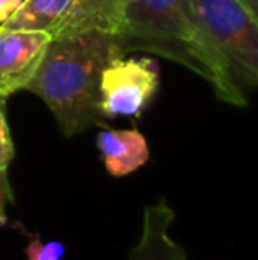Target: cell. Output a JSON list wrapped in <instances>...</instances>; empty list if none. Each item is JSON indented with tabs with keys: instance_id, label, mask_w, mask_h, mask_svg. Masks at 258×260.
Instances as JSON below:
<instances>
[{
	"instance_id": "6da1fadb",
	"label": "cell",
	"mask_w": 258,
	"mask_h": 260,
	"mask_svg": "<svg viewBox=\"0 0 258 260\" xmlns=\"http://www.w3.org/2000/svg\"><path fill=\"white\" fill-rule=\"evenodd\" d=\"M117 43L124 53L147 52L202 76L225 103L246 106L248 96L196 25L190 0H128Z\"/></svg>"
},
{
	"instance_id": "7a4b0ae2",
	"label": "cell",
	"mask_w": 258,
	"mask_h": 260,
	"mask_svg": "<svg viewBox=\"0 0 258 260\" xmlns=\"http://www.w3.org/2000/svg\"><path fill=\"white\" fill-rule=\"evenodd\" d=\"M117 55L126 53L104 32L52 39L25 90L45 101L64 137H75L99 122V76Z\"/></svg>"
},
{
	"instance_id": "3957f363",
	"label": "cell",
	"mask_w": 258,
	"mask_h": 260,
	"mask_svg": "<svg viewBox=\"0 0 258 260\" xmlns=\"http://www.w3.org/2000/svg\"><path fill=\"white\" fill-rule=\"evenodd\" d=\"M196 25L234 83L248 96L258 83V23L241 0H190Z\"/></svg>"
},
{
	"instance_id": "277c9868",
	"label": "cell",
	"mask_w": 258,
	"mask_h": 260,
	"mask_svg": "<svg viewBox=\"0 0 258 260\" xmlns=\"http://www.w3.org/2000/svg\"><path fill=\"white\" fill-rule=\"evenodd\" d=\"M128 0H23L0 27L39 30L52 39L87 32L119 36Z\"/></svg>"
},
{
	"instance_id": "5b68a950",
	"label": "cell",
	"mask_w": 258,
	"mask_h": 260,
	"mask_svg": "<svg viewBox=\"0 0 258 260\" xmlns=\"http://www.w3.org/2000/svg\"><path fill=\"white\" fill-rule=\"evenodd\" d=\"M159 87V71L152 58L117 55L99 76L101 117H140Z\"/></svg>"
},
{
	"instance_id": "8992f818",
	"label": "cell",
	"mask_w": 258,
	"mask_h": 260,
	"mask_svg": "<svg viewBox=\"0 0 258 260\" xmlns=\"http://www.w3.org/2000/svg\"><path fill=\"white\" fill-rule=\"evenodd\" d=\"M50 38L39 30H11L0 27V96L25 90L35 75Z\"/></svg>"
},
{
	"instance_id": "52a82bcc",
	"label": "cell",
	"mask_w": 258,
	"mask_h": 260,
	"mask_svg": "<svg viewBox=\"0 0 258 260\" xmlns=\"http://www.w3.org/2000/svg\"><path fill=\"white\" fill-rule=\"evenodd\" d=\"M173 221L175 212L166 200L145 207L140 239L131 248L129 260H190L186 250L172 236Z\"/></svg>"
},
{
	"instance_id": "ba28073f",
	"label": "cell",
	"mask_w": 258,
	"mask_h": 260,
	"mask_svg": "<svg viewBox=\"0 0 258 260\" xmlns=\"http://www.w3.org/2000/svg\"><path fill=\"white\" fill-rule=\"evenodd\" d=\"M96 144L104 168L114 177H126L149 161L147 138L138 129H103Z\"/></svg>"
},
{
	"instance_id": "9c48e42d",
	"label": "cell",
	"mask_w": 258,
	"mask_h": 260,
	"mask_svg": "<svg viewBox=\"0 0 258 260\" xmlns=\"http://www.w3.org/2000/svg\"><path fill=\"white\" fill-rule=\"evenodd\" d=\"M6 100L7 98L0 96V172H7L14 157V144L6 117Z\"/></svg>"
},
{
	"instance_id": "30bf717a",
	"label": "cell",
	"mask_w": 258,
	"mask_h": 260,
	"mask_svg": "<svg viewBox=\"0 0 258 260\" xmlns=\"http://www.w3.org/2000/svg\"><path fill=\"white\" fill-rule=\"evenodd\" d=\"M27 260H60L64 255V244L57 241L43 243L39 237L28 241L27 244Z\"/></svg>"
},
{
	"instance_id": "8fae6325",
	"label": "cell",
	"mask_w": 258,
	"mask_h": 260,
	"mask_svg": "<svg viewBox=\"0 0 258 260\" xmlns=\"http://www.w3.org/2000/svg\"><path fill=\"white\" fill-rule=\"evenodd\" d=\"M14 202L13 189H11L7 172H0V226L7 223V207Z\"/></svg>"
},
{
	"instance_id": "7c38bea8",
	"label": "cell",
	"mask_w": 258,
	"mask_h": 260,
	"mask_svg": "<svg viewBox=\"0 0 258 260\" xmlns=\"http://www.w3.org/2000/svg\"><path fill=\"white\" fill-rule=\"evenodd\" d=\"M23 4V0H0V25Z\"/></svg>"
},
{
	"instance_id": "4fadbf2b",
	"label": "cell",
	"mask_w": 258,
	"mask_h": 260,
	"mask_svg": "<svg viewBox=\"0 0 258 260\" xmlns=\"http://www.w3.org/2000/svg\"><path fill=\"white\" fill-rule=\"evenodd\" d=\"M249 11H251L255 16H258V0H241Z\"/></svg>"
}]
</instances>
